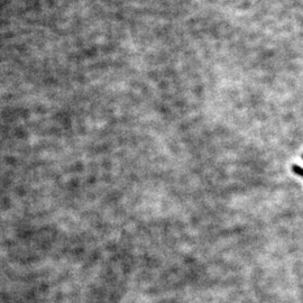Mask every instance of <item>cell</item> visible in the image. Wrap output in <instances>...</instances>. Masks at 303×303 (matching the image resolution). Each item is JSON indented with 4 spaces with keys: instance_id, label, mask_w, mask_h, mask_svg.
I'll list each match as a JSON object with an SVG mask.
<instances>
[{
    "instance_id": "6da1fadb",
    "label": "cell",
    "mask_w": 303,
    "mask_h": 303,
    "mask_svg": "<svg viewBox=\"0 0 303 303\" xmlns=\"http://www.w3.org/2000/svg\"><path fill=\"white\" fill-rule=\"evenodd\" d=\"M292 171H293L295 174H297V175L303 177V169L301 168V166H299V165H293V166H292Z\"/></svg>"
},
{
    "instance_id": "7a4b0ae2",
    "label": "cell",
    "mask_w": 303,
    "mask_h": 303,
    "mask_svg": "<svg viewBox=\"0 0 303 303\" xmlns=\"http://www.w3.org/2000/svg\"><path fill=\"white\" fill-rule=\"evenodd\" d=\"M302 158H303V155H302Z\"/></svg>"
}]
</instances>
